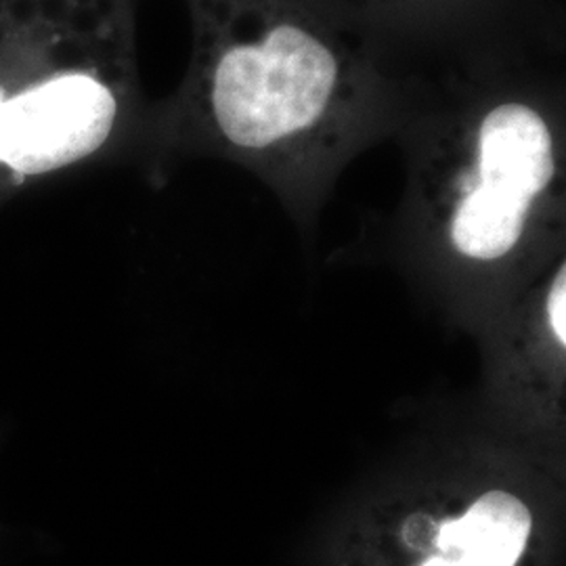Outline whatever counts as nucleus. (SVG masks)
Returning <instances> with one entry per match:
<instances>
[{"instance_id": "nucleus-5", "label": "nucleus", "mask_w": 566, "mask_h": 566, "mask_svg": "<svg viewBox=\"0 0 566 566\" xmlns=\"http://www.w3.org/2000/svg\"><path fill=\"white\" fill-rule=\"evenodd\" d=\"M489 346L491 424L558 451L566 378V254L481 334Z\"/></svg>"}, {"instance_id": "nucleus-4", "label": "nucleus", "mask_w": 566, "mask_h": 566, "mask_svg": "<svg viewBox=\"0 0 566 566\" xmlns=\"http://www.w3.org/2000/svg\"><path fill=\"white\" fill-rule=\"evenodd\" d=\"M409 76L512 44H544L542 0H306Z\"/></svg>"}, {"instance_id": "nucleus-2", "label": "nucleus", "mask_w": 566, "mask_h": 566, "mask_svg": "<svg viewBox=\"0 0 566 566\" xmlns=\"http://www.w3.org/2000/svg\"><path fill=\"white\" fill-rule=\"evenodd\" d=\"M191 55L179 86L149 102L137 163L164 177L189 158L252 172L303 229L344 168L397 130L409 76L306 0H182Z\"/></svg>"}, {"instance_id": "nucleus-1", "label": "nucleus", "mask_w": 566, "mask_h": 566, "mask_svg": "<svg viewBox=\"0 0 566 566\" xmlns=\"http://www.w3.org/2000/svg\"><path fill=\"white\" fill-rule=\"evenodd\" d=\"M542 49H491L422 76L395 135L399 254L479 336L565 254V82Z\"/></svg>"}, {"instance_id": "nucleus-3", "label": "nucleus", "mask_w": 566, "mask_h": 566, "mask_svg": "<svg viewBox=\"0 0 566 566\" xmlns=\"http://www.w3.org/2000/svg\"><path fill=\"white\" fill-rule=\"evenodd\" d=\"M139 0H0V208L135 160L149 102Z\"/></svg>"}]
</instances>
